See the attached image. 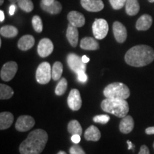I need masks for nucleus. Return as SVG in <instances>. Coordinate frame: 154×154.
I'll list each match as a JSON object with an SVG mask.
<instances>
[{
	"instance_id": "nucleus-11",
	"label": "nucleus",
	"mask_w": 154,
	"mask_h": 154,
	"mask_svg": "<svg viewBox=\"0 0 154 154\" xmlns=\"http://www.w3.org/2000/svg\"><path fill=\"white\" fill-rule=\"evenodd\" d=\"M54 50V45L52 42L49 38H42L38 44L37 52L38 54L42 58L48 57L52 53Z\"/></svg>"
},
{
	"instance_id": "nucleus-3",
	"label": "nucleus",
	"mask_w": 154,
	"mask_h": 154,
	"mask_svg": "<svg viewBox=\"0 0 154 154\" xmlns=\"http://www.w3.org/2000/svg\"><path fill=\"white\" fill-rule=\"evenodd\" d=\"M102 110L105 112L119 117L124 118L129 111V106L128 102L124 99H106L101 103Z\"/></svg>"
},
{
	"instance_id": "nucleus-22",
	"label": "nucleus",
	"mask_w": 154,
	"mask_h": 154,
	"mask_svg": "<svg viewBox=\"0 0 154 154\" xmlns=\"http://www.w3.org/2000/svg\"><path fill=\"white\" fill-rule=\"evenodd\" d=\"M140 10V5L138 0H127L126 3V11L129 16H134Z\"/></svg>"
},
{
	"instance_id": "nucleus-13",
	"label": "nucleus",
	"mask_w": 154,
	"mask_h": 154,
	"mask_svg": "<svg viewBox=\"0 0 154 154\" xmlns=\"http://www.w3.org/2000/svg\"><path fill=\"white\" fill-rule=\"evenodd\" d=\"M81 5L83 8L91 12L100 11L104 7L102 0H81Z\"/></svg>"
},
{
	"instance_id": "nucleus-17",
	"label": "nucleus",
	"mask_w": 154,
	"mask_h": 154,
	"mask_svg": "<svg viewBox=\"0 0 154 154\" xmlns=\"http://www.w3.org/2000/svg\"><path fill=\"white\" fill-rule=\"evenodd\" d=\"M153 19L149 14H143L138 19L136 24V28L138 31H146L151 26Z\"/></svg>"
},
{
	"instance_id": "nucleus-26",
	"label": "nucleus",
	"mask_w": 154,
	"mask_h": 154,
	"mask_svg": "<svg viewBox=\"0 0 154 154\" xmlns=\"http://www.w3.org/2000/svg\"><path fill=\"white\" fill-rule=\"evenodd\" d=\"M63 73V65L59 61H56L54 63L52 69H51V76L53 80L58 81L60 79Z\"/></svg>"
},
{
	"instance_id": "nucleus-41",
	"label": "nucleus",
	"mask_w": 154,
	"mask_h": 154,
	"mask_svg": "<svg viewBox=\"0 0 154 154\" xmlns=\"http://www.w3.org/2000/svg\"><path fill=\"white\" fill-rule=\"evenodd\" d=\"M5 20V14L2 10H0V22H2Z\"/></svg>"
},
{
	"instance_id": "nucleus-46",
	"label": "nucleus",
	"mask_w": 154,
	"mask_h": 154,
	"mask_svg": "<svg viewBox=\"0 0 154 154\" xmlns=\"http://www.w3.org/2000/svg\"><path fill=\"white\" fill-rule=\"evenodd\" d=\"M149 2L151 3H153V2H154V0H149Z\"/></svg>"
},
{
	"instance_id": "nucleus-5",
	"label": "nucleus",
	"mask_w": 154,
	"mask_h": 154,
	"mask_svg": "<svg viewBox=\"0 0 154 154\" xmlns=\"http://www.w3.org/2000/svg\"><path fill=\"white\" fill-rule=\"evenodd\" d=\"M51 76V69L50 63L42 62L38 65L36 72V80L40 84H47L50 82Z\"/></svg>"
},
{
	"instance_id": "nucleus-7",
	"label": "nucleus",
	"mask_w": 154,
	"mask_h": 154,
	"mask_svg": "<svg viewBox=\"0 0 154 154\" xmlns=\"http://www.w3.org/2000/svg\"><path fill=\"white\" fill-rule=\"evenodd\" d=\"M67 63H68L69 68H70L73 72H74L76 74L78 72H86V64L83 62L82 59L76 55V54L71 53L68 54L66 58Z\"/></svg>"
},
{
	"instance_id": "nucleus-33",
	"label": "nucleus",
	"mask_w": 154,
	"mask_h": 154,
	"mask_svg": "<svg viewBox=\"0 0 154 154\" xmlns=\"http://www.w3.org/2000/svg\"><path fill=\"white\" fill-rule=\"evenodd\" d=\"M69 153H70V154H86L85 151L83 150L82 148L76 143L70 148Z\"/></svg>"
},
{
	"instance_id": "nucleus-35",
	"label": "nucleus",
	"mask_w": 154,
	"mask_h": 154,
	"mask_svg": "<svg viewBox=\"0 0 154 154\" xmlns=\"http://www.w3.org/2000/svg\"><path fill=\"white\" fill-rule=\"evenodd\" d=\"M138 154H150V151L149 148L147 147L146 145L141 146L140 149V151Z\"/></svg>"
},
{
	"instance_id": "nucleus-15",
	"label": "nucleus",
	"mask_w": 154,
	"mask_h": 154,
	"mask_svg": "<svg viewBox=\"0 0 154 154\" xmlns=\"http://www.w3.org/2000/svg\"><path fill=\"white\" fill-rule=\"evenodd\" d=\"M134 128V119L131 116H126L122 118L119 124V130L121 133L124 134H129Z\"/></svg>"
},
{
	"instance_id": "nucleus-24",
	"label": "nucleus",
	"mask_w": 154,
	"mask_h": 154,
	"mask_svg": "<svg viewBox=\"0 0 154 154\" xmlns=\"http://www.w3.org/2000/svg\"><path fill=\"white\" fill-rule=\"evenodd\" d=\"M19 31L17 27L11 25H5L2 26L0 29V34L1 35L6 38L15 37L18 34Z\"/></svg>"
},
{
	"instance_id": "nucleus-6",
	"label": "nucleus",
	"mask_w": 154,
	"mask_h": 154,
	"mask_svg": "<svg viewBox=\"0 0 154 154\" xmlns=\"http://www.w3.org/2000/svg\"><path fill=\"white\" fill-rule=\"evenodd\" d=\"M92 31L96 39H103L109 32V24L103 19H96L92 25Z\"/></svg>"
},
{
	"instance_id": "nucleus-8",
	"label": "nucleus",
	"mask_w": 154,
	"mask_h": 154,
	"mask_svg": "<svg viewBox=\"0 0 154 154\" xmlns=\"http://www.w3.org/2000/svg\"><path fill=\"white\" fill-rule=\"evenodd\" d=\"M18 70V65L15 61H9L3 65L1 69L0 76L5 82H9L14 78Z\"/></svg>"
},
{
	"instance_id": "nucleus-25",
	"label": "nucleus",
	"mask_w": 154,
	"mask_h": 154,
	"mask_svg": "<svg viewBox=\"0 0 154 154\" xmlns=\"http://www.w3.org/2000/svg\"><path fill=\"white\" fill-rule=\"evenodd\" d=\"M67 130H68L69 134L72 135L79 134L81 136L82 134V128L79 122L77 120L71 121L68 124Z\"/></svg>"
},
{
	"instance_id": "nucleus-47",
	"label": "nucleus",
	"mask_w": 154,
	"mask_h": 154,
	"mask_svg": "<svg viewBox=\"0 0 154 154\" xmlns=\"http://www.w3.org/2000/svg\"><path fill=\"white\" fill-rule=\"evenodd\" d=\"M153 149H154V143H153Z\"/></svg>"
},
{
	"instance_id": "nucleus-44",
	"label": "nucleus",
	"mask_w": 154,
	"mask_h": 154,
	"mask_svg": "<svg viewBox=\"0 0 154 154\" xmlns=\"http://www.w3.org/2000/svg\"><path fill=\"white\" fill-rule=\"evenodd\" d=\"M57 154H66V153L65 151H59L57 153Z\"/></svg>"
},
{
	"instance_id": "nucleus-21",
	"label": "nucleus",
	"mask_w": 154,
	"mask_h": 154,
	"mask_svg": "<svg viewBox=\"0 0 154 154\" xmlns=\"http://www.w3.org/2000/svg\"><path fill=\"white\" fill-rule=\"evenodd\" d=\"M101 132L95 126H89L84 133L85 139L91 141H98L101 138Z\"/></svg>"
},
{
	"instance_id": "nucleus-9",
	"label": "nucleus",
	"mask_w": 154,
	"mask_h": 154,
	"mask_svg": "<svg viewBox=\"0 0 154 154\" xmlns=\"http://www.w3.org/2000/svg\"><path fill=\"white\" fill-rule=\"evenodd\" d=\"M35 124V120L33 117L28 115L20 116L17 120L15 128L18 131L25 132L32 129Z\"/></svg>"
},
{
	"instance_id": "nucleus-20",
	"label": "nucleus",
	"mask_w": 154,
	"mask_h": 154,
	"mask_svg": "<svg viewBox=\"0 0 154 154\" xmlns=\"http://www.w3.org/2000/svg\"><path fill=\"white\" fill-rule=\"evenodd\" d=\"M14 121V116L10 112L0 113V129L5 130L11 126Z\"/></svg>"
},
{
	"instance_id": "nucleus-45",
	"label": "nucleus",
	"mask_w": 154,
	"mask_h": 154,
	"mask_svg": "<svg viewBox=\"0 0 154 154\" xmlns=\"http://www.w3.org/2000/svg\"><path fill=\"white\" fill-rule=\"evenodd\" d=\"M3 3H4V0H0V5H2Z\"/></svg>"
},
{
	"instance_id": "nucleus-42",
	"label": "nucleus",
	"mask_w": 154,
	"mask_h": 154,
	"mask_svg": "<svg viewBox=\"0 0 154 154\" xmlns=\"http://www.w3.org/2000/svg\"><path fill=\"white\" fill-rule=\"evenodd\" d=\"M127 143H128V150H131V149L134 148V145H133V143H131V141H130V140H127Z\"/></svg>"
},
{
	"instance_id": "nucleus-10",
	"label": "nucleus",
	"mask_w": 154,
	"mask_h": 154,
	"mask_svg": "<svg viewBox=\"0 0 154 154\" xmlns=\"http://www.w3.org/2000/svg\"><path fill=\"white\" fill-rule=\"evenodd\" d=\"M69 107L72 111H78L82 107V100L81 97L80 92L76 88H73L71 90L67 99Z\"/></svg>"
},
{
	"instance_id": "nucleus-4",
	"label": "nucleus",
	"mask_w": 154,
	"mask_h": 154,
	"mask_svg": "<svg viewBox=\"0 0 154 154\" xmlns=\"http://www.w3.org/2000/svg\"><path fill=\"white\" fill-rule=\"evenodd\" d=\"M103 94L107 99L126 100L130 96V90L126 84L121 82H114L106 86Z\"/></svg>"
},
{
	"instance_id": "nucleus-2",
	"label": "nucleus",
	"mask_w": 154,
	"mask_h": 154,
	"mask_svg": "<svg viewBox=\"0 0 154 154\" xmlns=\"http://www.w3.org/2000/svg\"><path fill=\"white\" fill-rule=\"evenodd\" d=\"M154 60V50L148 45H137L131 48L125 55L127 64L134 67H142Z\"/></svg>"
},
{
	"instance_id": "nucleus-36",
	"label": "nucleus",
	"mask_w": 154,
	"mask_h": 154,
	"mask_svg": "<svg viewBox=\"0 0 154 154\" xmlns=\"http://www.w3.org/2000/svg\"><path fill=\"white\" fill-rule=\"evenodd\" d=\"M71 139H72V141L73 142V143H76V144H78L79 143L80 140H81L80 135H79V134L72 135V138H71Z\"/></svg>"
},
{
	"instance_id": "nucleus-40",
	"label": "nucleus",
	"mask_w": 154,
	"mask_h": 154,
	"mask_svg": "<svg viewBox=\"0 0 154 154\" xmlns=\"http://www.w3.org/2000/svg\"><path fill=\"white\" fill-rule=\"evenodd\" d=\"M82 61H83V62H84V63H88V61H90V59H89V58H88V57H86V55H84V56H83V57H82Z\"/></svg>"
},
{
	"instance_id": "nucleus-43",
	"label": "nucleus",
	"mask_w": 154,
	"mask_h": 154,
	"mask_svg": "<svg viewBox=\"0 0 154 154\" xmlns=\"http://www.w3.org/2000/svg\"><path fill=\"white\" fill-rule=\"evenodd\" d=\"M9 1L10 2L11 4H15L16 2H18V0H9Z\"/></svg>"
},
{
	"instance_id": "nucleus-1",
	"label": "nucleus",
	"mask_w": 154,
	"mask_h": 154,
	"mask_svg": "<svg viewBox=\"0 0 154 154\" xmlns=\"http://www.w3.org/2000/svg\"><path fill=\"white\" fill-rule=\"evenodd\" d=\"M48 141V134L44 130L36 129L28 135L19 146L21 154H40Z\"/></svg>"
},
{
	"instance_id": "nucleus-28",
	"label": "nucleus",
	"mask_w": 154,
	"mask_h": 154,
	"mask_svg": "<svg viewBox=\"0 0 154 154\" xmlns=\"http://www.w3.org/2000/svg\"><path fill=\"white\" fill-rule=\"evenodd\" d=\"M17 3L20 9L25 12H31L34 9V4L32 0H18Z\"/></svg>"
},
{
	"instance_id": "nucleus-29",
	"label": "nucleus",
	"mask_w": 154,
	"mask_h": 154,
	"mask_svg": "<svg viewBox=\"0 0 154 154\" xmlns=\"http://www.w3.org/2000/svg\"><path fill=\"white\" fill-rule=\"evenodd\" d=\"M67 88V81L65 78H61L60 82L58 83L55 89V94L57 96H61L65 93Z\"/></svg>"
},
{
	"instance_id": "nucleus-37",
	"label": "nucleus",
	"mask_w": 154,
	"mask_h": 154,
	"mask_svg": "<svg viewBox=\"0 0 154 154\" xmlns=\"http://www.w3.org/2000/svg\"><path fill=\"white\" fill-rule=\"evenodd\" d=\"M15 10H16V6H15L14 4H12V5L10 6V7H9V14H10L11 16L14 15Z\"/></svg>"
},
{
	"instance_id": "nucleus-12",
	"label": "nucleus",
	"mask_w": 154,
	"mask_h": 154,
	"mask_svg": "<svg viewBox=\"0 0 154 154\" xmlns=\"http://www.w3.org/2000/svg\"><path fill=\"white\" fill-rule=\"evenodd\" d=\"M113 32L114 37L119 43H124L127 38V31L125 26L119 22H115L113 24Z\"/></svg>"
},
{
	"instance_id": "nucleus-32",
	"label": "nucleus",
	"mask_w": 154,
	"mask_h": 154,
	"mask_svg": "<svg viewBox=\"0 0 154 154\" xmlns=\"http://www.w3.org/2000/svg\"><path fill=\"white\" fill-rule=\"evenodd\" d=\"M127 0H109L110 4L114 9H120L126 5Z\"/></svg>"
},
{
	"instance_id": "nucleus-34",
	"label": "nucleus",
	"mask_w": 154,
	"mask_h": 154,
	"mask_svg": "<svg viewBox=\"0 0 154 154\" xmlns=\"http://www.w3.org/2000/svg\"><path fill=\"white\" fill-rule=\"evenodd\" d=\"M77 78H78V80L80 82L85 83L88 79L87 75L86 74L85 72L84 71H82V72H79L77 73Z\"/></svg>"
},
{
	"instance_id": "nucleus-19",
	"label": "nucleus",
	"mask_w": 154,
	"mask_h": 154,
	"mask_svg": "<svg viewBox=\"0 0 154 154\" xmlns=\"http://www.w3.org/2000/svg\"><path fill=\"white\" fill-rule=\"evenodd\" d=\"M80 47L84 50L94 51L99 49V44L96 40L92 37H84L81 41Z\"/></svg>"
},
{
	"instance_id": "nucleus-27",
	"label": "nucleus",
	"mask_w": 154,
	"mask_h": 154,
	"mask_svg": "<svg viewBox=\"0 0 154 154\" xmlns=\"http://www.w3.org/2000/svg\"><path fill=\"white\" fill-rule=\"evenodd\" d=\"M14 95V91L10 86L6 84H0V99L2 100L9 99Z\"/></svg>"
},
{
	"instance_id": "nucleus-16",
	"label": "nucleus",
	"mask_w": 154,
	"mask_h": 154,
	"mask_svg": "<svg viewBox=\"0 0 154 154\" xmlns=\"http://www.w3.org/2000/svg\"><path fill=\"white\" fill-rule=\"evenodd\" d=\"M66 38L68 39L69 44L73 47H76L78 44L79 40V32L77 27L73 26L69 23L66 30Z\"/></svg>"
},
{
	"instance_id": "nucleus-30",
	"label": "nucleus",
	"mask_w": 154,
	"mask_h": 154,
	"mask_svg": "<svg viewBox=\"0 0 154 154\" xmlns=\"http://www.w3.org/2000/svg\"><path fill=\"white\" fill-rule=\"evenodd\" d=\"M32 26H33L34 29L36 31L37 33H41L43 30V24L41 17L38 15H35L32 18Z\"/></svg>"
},
{
	"instance_id": "nucleus-38",
	"label": "nucleus",
	"mask_w": 154,
	"mask_h": 154,
	"mask_svg": "<svg viewBox=\"0 0 154 154\" xmlns=\"http://www.w3.org/2000/svg\"><path fill=\"white\" fill-rule=\"evenodd\" d=\"M146 134L148 135H152L154 134V126L149 127L146 129Z\"/></svg>"
},
{
	"instance_id": "nucleus-39",
	"label": "nucleus",
	"mask_w": 154,
	"mask_h": 154,
	"mask_svg": "<svg viewBox=\"0 0 154 154\" xmlns=\"http://www.w3.org/2000/svg\"><path fill=\"white\" fill-rule=\"evenodd\" d=\"M54 1L55 0H42V3H43L44 5H51V4H52Z\"/></svg>"
},
{
	"instance_id": "nucleus-18",
	"label": "nucleus",
	"mask_w": 154,
	"mask_h": 154,
	"mask_svg": "<svg viewBox=\"0 0 154 154\" xmlns=\"http://www.w3.org/2000/svg\"><path fill=\"white\" fill-rule=\"evenodd\" d=\"M35 39L32 35H24L18 42V47L22 51H27L34 47Z\"/></svg>"
},
{
	"instance_id": "nucleus-31",
	"label": "nucleus",
	"mask_w": 154,
	"mask_h": 154,
	"mask_svg": "<svg viewBox=\"0 0 154 154\" xmlns=\"http://www.w3.org/2000/svg\"><path fill=\"white\" fill-rule=\"evenodd\" d=\"M93 120L95 123H99V124H106L110 121V116L106 114L98 115L94 117Z\"/></svg>"
},
{
	"instance_id": "nucleus-23",
	"label": "nucleus",
	"mask_w": 154,
	"mask_h": 154,
	"mask_svg": "<svg viewBox=\"0 0 154 154\" xmlns=\"http://www.w3.org/2000/svg\"><path fill=\"white\" fill-rule=\"evenodd\" d=\"M41 7L43 10L51 14H57L62 10V6L59 2L56 1V0L52 4L49 5H44L43 3L41 2Z\"/></svg>"
},
{
	"instance_id": "nucleus-14",
	"label": "nucleus",
	"mask_w": 154,
	"mask_h": 154,
	"mask_svg": "<svg viewBox=\"0 0 154 154\" xmlns=\"http://www.w3.org/2000/svg\"><path fill=\"white\" fill-rule=\"evenodd\" d=\"M69 23L76 27H82L85 24V17L82 13L76 11H72L67 15Z\"/></svg>"
}]
</instances>
